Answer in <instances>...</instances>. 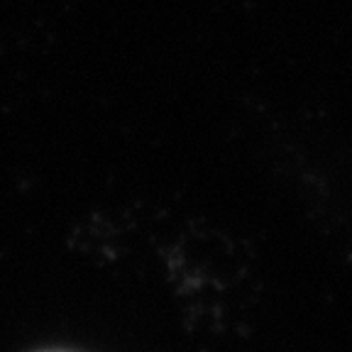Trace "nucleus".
Masks as SVG:
<instances>
[]
</instances>
